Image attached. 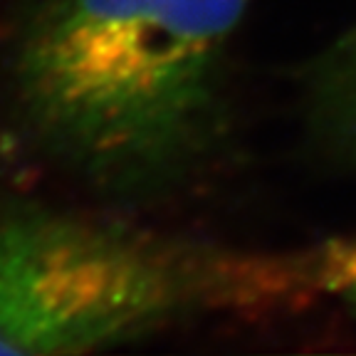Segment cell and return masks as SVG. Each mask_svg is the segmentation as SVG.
<instances>
[{
    "label": "cell",
    "instance_id": "6da1fadb",
    "mask_svg": "<svg viewBox=\"0 0 356 356\" xmlns=\"http://www.w3.org/2000/svg\"><path fill=\"white\" fill-rule=\"evenodd\" d=\"M250 0H38L10 52L22 129L89 191L176 184L218 129L222 70Z\"/></svg>",
    "mask_w": 356,
    "mask_h": 356
},
{
    "label": "cell",
    "instance_id": "7a4b0ae2",
    "mask_svg": "<svg viewBox=\"0 0 356 356\" xmlns=\"http://www.w3.org/2000/svg\"><path fill=\"white\" fill-rule=\"evenodd\" d=\"M225 250L28 198H0V339L89 354L222 312Z\"/></svg>",
    "mask_w": 356,
    "mask_h": 356
},
{
    "label": "cell",
    "instance_id": "3957f363",
    "mask_svg": "<svg viewBox=\"0 0 356 356\" xmlns=\"http://www.w3.org/2000/svg\"><path fill=\"white\" fill-rule=\"evenodd\" d=\"M334 302L356 314V235L275 255L230 252L228 312Z\"/></svg>",
    "mask_w": 356,
    "mask_h": 356
},
{
    "label": "cell",
    "instance_id": "277c9868",
    "mask_svg": "<svg viewBox=\"0 0 356 356\" xmlns=\"http://www.w3.org/2000/svg\"><path fill=\"white\" fill-rule=\"evenodd\" d=\"M0 354H13V349H10V346H8L3 339H0Z\"/></svg>",
    "mask_w": 356,
    "mask_h": 356
}]
</instances>
